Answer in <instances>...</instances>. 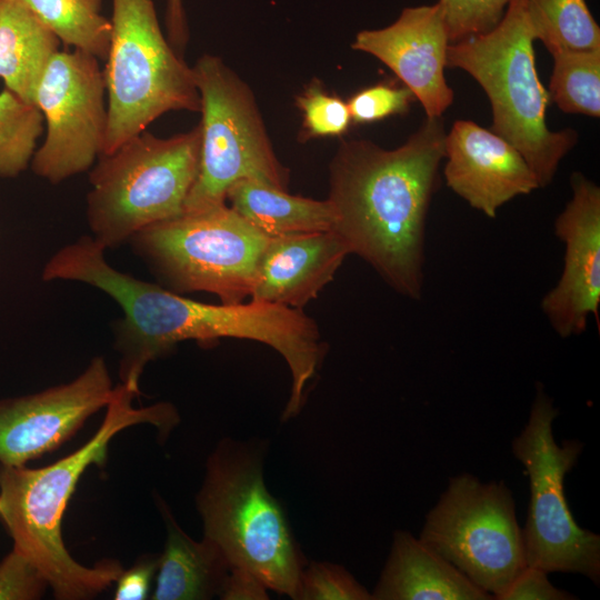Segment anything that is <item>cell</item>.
<instances>
[{
	"label": "cell",
	"mask_w": 600,
	"mask_h": 600,
	"mask_svg": "<svg viewBox=\"0 0 600 600\" xmlns=\"http://www.w3.org/2000/svg\"><path fill=\"white\" fill-rule=\"evenodd\" d=\"M446 134L441 117H427L396 149L343 141L330 163L333 230L350 253L413 300L422 292L427 216Z\"/></svg>",
	"instance_id": "obj_1"
},
{
	"label": "cell",
	"mask_w": 600,
	"mask_h": 600,
	"mask_svg": "<svg viewBox=\"0 0 600 600\" xmlns=\"http://www.w3.org/2000/svg\"><path fill=\"white\" fill-rule=\"evenodd\" d=\"M102 291L123 312L113 328L123 377L140 379L149 362L181 341L211 346L221 338L253 340L273 348L289 367L292 383L283 419L300 411L324 354L317 323L301 309L256 300L203 303L117 269L106 276Z\"/></svg>",
	"instance_id": "obj_2"
},
{
	"label": "cell",
	"mask_w": 600,
	"mask_h": 600,
	"mask_svg": "<svg viewBox=\"0 0 600 600\" xmlns=\"http://www.w3.org/2000/svg\"><path fill=\"white\" fill-rule=\"evenodd\" d=\"M136 396L126 384H117L97 432L56 462L38 469L0 464V519L13 547L40 569L57 599L94 597L116 582L123 570L116 560H102L93 568L80 564L63 543L61 524L79 479L91 464L106 462L109 442L118 432L150 423L166 434L178 422L170 403L134 408Z\"/></svg>",
	"instance_id": "obj_3"
},
{
	"label": "cell",
	"mask_w": 600,
	"mask_h": 600,
	"mask_svg": "<svg viewBox=\"0 0 600 600\" xmlns=\"http://www.w3.org/2000/svg\"><path fill=\"white\" fill-rule=\"evenodd\" d=\"M534 40L526 0H512L492 30L448 46L447 67L464 70L482 87L492 108L491 131L522 154L543 188L578 133L551 131L546 123L550 96L536 69Z\"/></svg>",
	"instance_id": "obj_4"
},
{
	"label": "cell",
	"mask_w": 600,
	"mask_h": 600,
	"mask_svg": "<svg viewBox=\"0 0 600 600\" xmlns=\"http://www.w3.org/2000/svg\"><path fill=\"white\" fill-rule=\"evenodd\" d=\"M204 537L230 568L256 574L268 589L298 599L307 562L279 502L266 487L256 451L227 440L207 464L197 497Z\"/></svg>",
	"instance_id": "obj_5"
},
{
	"label": "cell",
	"mask_w": 600,
	"mask_h": 600,
	"mask_svg": "<svg viewBox=\"0 0 600 600\" xmlns=\"http://www.w3.org/2000/svg\"><path fill=\"white\" fill-rule=\"evenodd\" d=\"M200 141L199 124L169 138L144 130L100 154L87 194L91 238L107 250L180 216L198 174Z\"/></svg>",
	"instance_id": "obj_6"
},
{
	"label": "cell",
	"mask_w": 600,
	"mask_h": 600,
	"mask_svg": "<svg viewBox=\"0 0 600 600\" xmlns=\"http://www.w3.org/2000/svg\"><path fill=\"white\" fill-rule=\"evenodd\" d=\"M103 69L108 128L103 153L169 111H200L192 68L164 37L153 0H112Z\"/></svg>",
	"instance_id": "obj_7"
},
{
	"label": "cell",
	"mask_w": 600,
	"mask_h": 600,
	"mask_svg": "<svg viewBox=\"0 0 600 600\" xmlns=\"http://www.w3.org/2000/svg\"><path fill=\"white\" fill-rule=\"evenodd\" d=\"M269 239L223 203L151 224L129 242L162 287L239 303L250 299Z\"/></svg>",
	"instance_id": "obj_8"
},
{
	"label": "cell",
	"mask_w": 600,
	"mask_h": 600,
	"mask_svg": "<svg viewBox=\"0 0 600 600\" xmlns=\"http://www.w3.org/2000/svg\"><path fill=\"white\" fill-rule=\"evenodd\" d=\"M192 68L200 97V160L183 212L226 202L229 188L249 179L287 190L288 171L278 161L249 87L216 56Z\"/></svg>",
	"instance_id": "obj_9"
},
{
	"label": "cell",
	"mask_w": 600,
	"mask_h": 600,
	"mask_svg": "<svg viewBox=\"0 0 600 600\" xmlns=\"http://www.w3.org/2000/svg\"><path fill=\"white\" fill-rule=\"evenodd\" d=\"M559 411L540 387L529 419L512 441L513 456L529 477L530 500L522 528L527 566L546 572H572L600 581V536L574 521L566 500L564 476L576 464L583 444L556 442L553 421Z\"/></svg>",
	"instance_id": "obj_10"
},
{
	"label": "cell",
	"mask_w": 600,
	"mask_h": 600,
	"mask_svg": "<svg viewBox=\"0 0 600 600\" xmlns=\"http://www.w3.org/2000/svg\"><path fill=\"white\" fill-rule=\"evenodd\" d=\"M419 539L493 599L527 566L514 500L503 481L483 483L467 472L450 478Z\"/></svg>",
	"instance_id": "obj_11"
},
{
	"label": "cell",
	"mask_w": 600,
	"mask_h": 600,
	"mask_svg": "<svg viewBox=\"0 0 600 600\" xmlns=\"http://www.w3.org/2000/svg\"><path fill=\"white\" fill-rule=\"evenodd\" d=\"M34 103L46 137L30 167L52 184L88 171L103 152L108 128L107 89L99 59L59 50L38 84Z\"/></svg>",
	"instance_id": "obj_12"
},
{
	"label": "cell",
	"mask_w": 600,
	"mask_h": 600,
	"mask_svg": "<svg viewBox=\"0 0 600 600\" xmlns=\"http://www.w3.org/2000/svg\"><path fill=\"white\" fill-rule=\"evenodd\" d=\"M113 388L104 358L96 357L68 383L0 399V464L24 466L60 447L106 408Z\"/></svg>",
	"instance_id": "obj_13"
},
{
	"label": "cell",
	"mask_w": 600,
	"mask_h": 600,
	"mask_svg": "<svg viewBox=\"0 0 600 600\" xmlns=\"http://www.w3.org/2000/svg\"><path fill=\"white\" fill-rule=\"evenodd\" d=\"M572 198L554 222L564 243L563 269L543 297L541 309L561 338L579 336L600 304V188L579 172L571 177Z\"/></svg>",
	"instance_id": "obj_14"
},
{
	"label": "cell",
	"mask_w": 600,
	"mask_h": 600,
	"mask_svg": "<svg viewBox=\"0 0 600 600\" xmlns=\"http://www.w3.org/2000/svg\"><path fill=\"white\" fill-rule=\"evenodd\" d=\"M450 44L439 2L408 7L390 26L362 30L352 43L390 68L422 104L428 118H438L452 104L454 93L444 78Z\"/></svg>",
	"instance_id": "obj_15"
},
{
	"label": "cell",
	"mask_w": 600,
	"mask_h": 600,
	"mask_svg": "<svg viewBox=\"0 0 600 600\" xmlns=\"http://www.w3.org/2000/svg\"><path fill=\"white\" fill-rule=\"evenodd\" d=\"M447 186L470 207L494 218L513 198L539 189L522 154L507 140L470 120L446 134Z\"/></svg>",
	"instance_id": "obj_16"
},
{
	"label": "cell",
	"mask_w": 600,
	"mask_h": 600,
	"mask_svg": "<svg viewBox=\"0 0 600 600\" xmlns=\"http://www.w3.org/2000/svg\"><path fill=\"white\" fill-rule=\"evenodd\" d=\"M350 251L334 231L270 238L258 263L250 300L301 309L317 298Z\"/></svg>",
	"instance_id": "obj_17"
},
{
	"label": "cell",
	"mask_w": 600,
	"mask_h": 600,
	"mask_svg": "<svg viewBox=\"0 0 600 600\" xmlns=\"http://www.w3.org/2000/svg\"><path fill=\"white\" fill-rule=\"evenodd\" d=\"M373 600H488L492 596L408 531L393 534Z\"/></svg>",
	"instance_id": "obj_18"
},
{
	"label": "cell",
	"mask_w": 600,
	"mask_h": 600,
	"mask_svg": "<svg viewBox=\"0 0 600 600\" xmlns=\"http://www.w3.org/2000/svg\"><path fill=\"white\" fill-rule=\"evenodd\" d=\"M167 540L158 558L153 600H204L220 596L230 570L220 549L203 538L191 539L176 522L163 502Z\"/></svg>",
	"instance_id": "obj_19"
},
{
	"label": "cell",
	"mask_w": 600,
	"mask_h": 600,
	"mask_svg": "<svg viewBox=\"0 0 600 600\" xmlns=\"http://www.w3.org/2000/svg\"><path fill=\"white\" fill-rule=\"evenodd\" d=\"M60 43L22 2L0 0V80L4 88L34 103L38 84Z\"/></svg>",
	"instance_id": "obj_20"
},
{
	"label": "cell",
	"mask_w": 600,
	"mask_h": 600,
	"mask_svg": "<svg viewBox=\"0 0 600 600\" xmlns=\"http://www.w3.org/2000/svg\"><path fill=\"white\" fill-rule=\"evenodd\" d=\"M230 208L269 238L333 230L329 200L293 196L256 180L233 183L226 197Z\"/></svg>",
	"instance_id": "obj_21"
},
{
	"label": "cell",
	"mask_w": 600,
	"mask_h": 600,
	"mask_svg": "<svg viewBox=\"0 0 600 600\" xmlns=\"http://www.w3.org/2000/svg\"><path fill=\"white\" fill-rule=\"evenodd\" d=\"M61 43L106 60L111 22L102 14V0H19Z\"/></svg>",
	"instance_id": "obj_22"
},
{
	"label": "cell",
	"mask_w": 600,
	"mask_h": 600,
	"mask_svg": "<svg viewBox=\"0 0 600 600\" xmlns=\"http://www.w3.org/2000/svg\"><path fill=\"white\" fill-rule=\"evenodd\" d=\"M536 39L552 54L600 49V28L586 0H526Z\"/></svg>",
	"instance_id": "obj_23"
},
{
	"label": "cell",
	"mask_w": 600,
	"mask_h": 600,
	"mask_svg": "<svg viewBox=\"0 0 600 600\" xmlns=\"http://www.w3.org/2000/svg\"><path fill=\"white\" fill-rule=\"evenodd\" d=\"M549 96L566 113L600 117V49L552 53Z\"/></svg>",
	"instance_id": "obj_24"
},
{
	"label": "cell",
	"mask_w": 600,
	"mask_h": 600,
	"mask_svg": "<svg viewBox=\"0 0 600 600\" xmlns=\"http://www.w3.org/2000/svg\"><path fill=\"white\" fill-rule=\"evenodd\" d=\"M44 120L34 103L4 88L0 92V177L14 178L30 167Z\"/></svg>",
	"instance_id": "obj_25"
},
{
	"label": "cell",
	"mask_w": 600,
	"mask_h": 600,
	"mask_svg": "<svg viewBox=\"0 0 600 600\" xmlns=\"http://www.w3.org/2000/svg\"><path fill=\"white\" fill-rule=\"evenodd\" d=\"M371 593L343 567L310 562L302 570L298 600H370Z\"/></svg>",
	"instance_id": "obj_26"
},
{
	"label": "cell",
	"mask_w": 600,
	"mask_h": 600,
	"mask_svg": "<svg viewBox=\"0 0 600 600\" xmlns=\"http://www.w3.org/2000/svg\"><path fill=\"white\" fill-rule=\"evenodd\" d=\"M296 103L303 113V130L309 138L341 136L347 132L351 116L348 103L310 83Z\"/></svg>",
	"instance_id": "obj_27"
},
{
	"label": "cell",
	"mask_w": 600,
	"mask_h": 600,
	"mask_svg": "<svg viewBox=\"0 0 600 600\" xmlns=\"http://www.w3.org/2000/svg\"><path fill=\"white\" fill-rule=\"evenodd\" d=\"M512 0H439L450 43L492 30Z\"/></svg>",
	"instance_id": "obj_28"
},
{
	"label": "cell",
	"mask_w": 600,
	"mask_h": 600,
	"mask_svg": "<svg viewBox=\"0 0 600 600\" xmlns=\"http://www.w3.org/2000/svg\"><path fill=\"white\" fill-rule=\"evenodd\" d=\"M414 99L413 93L404 86L378 83L357 92L347 103L351 120L369 123L408 111Z\"/></svg>",
	"instance_id": "obj_29"
},
{
	"label": "cell",
	"mask_w": 600,
	"mask_h": 600,
	"mask_svg": "<svg viewBox=\"0 0 600 600\" xmlns=\"http://www.w3.org/2000/svg\"><path fill=\"white\" fill-rule=\"evenodd\" d=\"M49 586L40 569L13 547L0 562V600H32Z\"/></svg>",
	"instance_id": "obj_30"
},
{
	"label": "cell",
	"mask_w": 600,
	"mask_h": 600,
	"mask_svg": "<svg viewBox=\"0 0 600 600\" xmlns=\"http://www.w3.org/2000/svg\"><path fill=\"white\" fill-rule=\"evenodd\" d=\"M576 596L556 588L542 569L526 566L497 600H570Z\"/></svg>",
	"instance_id": "obj_31"
},
{
	"label": "cell",
	"mask_w": 600,
	"mask_h": 600,
	"mask_svg": "<svg viewBox=\"0 0 600 600\" xmlns=\"http://www.w3.org/2000/svg\"><path fill=\"white\" fill-rule=\"evenodd\" d=\"M159 556H144L130 569L122 570L113 598L116 600H142L148 598L152 578L157 572Z\"/></svg>",
	"instance_id": "obj_32"
},
{
	"label": "cell",
	"mask_w": 600,
	"mask_h": 600,
	"mask_svg": "<svg viewBox=\"0 0 600 600\" xmlns=\"http://www.w3.org/2000/svg\"><path fill=\"white\" fill-rule=\"evenodd\" d=\"M267 586L252 572L232 567L224 580L220 598L226 600L268 599Z\"/></svg>",
	"instance_id": "obj_33"
},
{
	"label": "cell",
	"mask_w": 600,
	"mask_h": 600,
	"mask_svg": "<svg viewBox=\"0 0 600 600\" xmlns=\"http://www.w3.org/2000/svg\"><path fill=\"white\" fill-rule=\"evenodd\" d=\"M166 27L168 41L180 53L189 38L182 0H166Z\"/></svg>",
	"instance_id": "obj_34"
}]
</instances>
